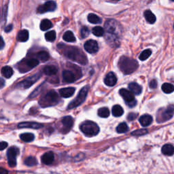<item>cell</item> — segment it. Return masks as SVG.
<instances>
[{"instance_id":"obj_1","label":"cell","mask_w":174,"mask_h":174,"mask_svg":"<svg viewBox=\"0 0 174 174\" xmlns=\"http://www.w3.org/2000/svg\"><path fill=\"white\" fill-rule=\"evenodd\" d=\"M138 63L133 59L122 56L118 61V67L124 74H130L138 69Z\"/></svg>"},{"instance_id":"obj_2","label":"cell","mask_w":174,"mask_h":174,"mask_svg":"<svg viewBox=\"0 0 174 174\" xmlns=\"http://www.w3.org/2000/svg\"><path fill=\"white\" fill-rule=\"evenodd\" d=\"M65 55L70 59L79 63L85 65L87 63V59L85 54L80 49L75 47H67L65 50Z\"/></svg>"},{"instance_id":"obj_3","label":"cell","mask_w":174,"mask_h":174,"mask_svg":"<svg viewBox=\"0 0 174 174\" xmlns=\"http://www.w3.org/2000/svg\"><path fill=\"white\" fill-rule=\"evenodd\" d=\"M59 94L55 90H51L40 98L39 104L41 107L46 108L54 106V105L59 104Z\"/></svg>"},{"instance_id":"obj_4","label":"cell","mask_w":174,"mask_h":174,"mask_svg":"<svg viewBox=\"0 0 174 174\" xmlns=\"http://www.w3.org/2000/svg\"><path fill=\"white\" fill-rule=\"evenodd\" d=\"M80 130L85 135L93 137L99 133V127L95 123L92 121H86L81 124Z\"/></svg>"},{"instance_id":"obj_5","label":"cell","mask_w":174,"mask_h":174,"mask_svg":"<svg viewBox=\"0 0 174 174\" xmlns=\"http://www.w3.org/2000/svg\"><path fill=\"white\" fill-rule=\"evenodd\" d=\"M90 87L89 86H85L83 87V88L80 90V91L79 92L78 97L75 98L74 100H73L72 102L68 105L67 109H73L74 108H76L78 106H79L81 104H82L83 102L85 101V100L86 99L87 94L89 93Z\"/></svg>"},{"instance_id":"obj_6","label":"cell","mask_w":174,"mask_h":174,"mask_svg":"<svg viewBox=\"0 0 174 174\" xmlns=\"http://www.w3.org/2000/svg\"><path fill=\"white\" fill-rule=\"evenodd\" d=\"M174 114V105H170L167 108L161 109L158 112L157 121L158 123H163L171 119Z\"/></svg>"},{"instance_id":"obj_7","label":"cell","mask_w":174,"mask_h":174,"mask_svg":"<svg viewBox=\"0 0 174 174\" xmlns=\"http://www.w3.org/2000/svg\"><path fill=\"white\" fill-rule=\"evenodd\" d=\"M105 29L107 33L116 36H118L120 33V25L117 22V21L113 19L106 21L105 23Z\"/></svg>"},{"instance_id":"obj_8","label":"cell","mask_w":174,"mask_h":174,"mask_svg":"<svg viewBox=\"0 0 174 174\" xmlns=\"http://www.w3.org/2000/svg\"><path fill=\"white\" fill-rule=\"evenodd\" d=\"M19 154V150L17 147H11L7 151V158L10 167H14L17 165V158Z\"/></svg>"},{"instance_id":"obj_9","label":"cell","mask_w":174,"mask_h":174,"mask_svg":"<svg viewBox=\"0 0 174 174\" xmlns=\"http://www.w3.org/2000/svg\"><path fill=\"white\" fill-rule=\"evenodd\" d=\"M61 123H62V129L60 131L63 133H67L68 132H70V130L72 128L74 125V119L71 116H67L64 117V118L61 120Z\"/></svg>"},{"instance_id":"obj_10","label":"cell","mask_w":174,"mask_h":174,"mask_svg":"<svg viewBox=\"0 0 174 174\" xmlns=\"http://www.w3.org/2000/svg\"><path fill=\"white\" fill-rule=\"evenodd\" d=\"M56 8V3L54 1H49L37 7V12L43 14L46 12H53Z\"/></svg>"},{"instance_id":"obj_11","label":"cell","mask_w":174,"mask_h":174,"mask_svg":"<svg viewBox=\"0 0 174 174\" xmlns=\"http://www.w3.org/2000/svg\"><path fill=\"white\" fill-rule=\"evenodd\" d=\"M40 77V74H36L32 76H30L27 78V79H25V80L22 81L21 83L18 84V86L22 87L23 89H27L29 88L33 84H34Z\"/></svg>"},{"instance_id":"obj_12","label":"cell","mask_w":174,"mask_h":174,"mask_svg":"<svg viewBox=\"0 0 174 174\" xmlns=\"http://www.w3.org/2000/svg\"><path fill=\"white\" fill-rule=\"evenodd\" d=\"M85 49L90 54L96 53L99 50V46L95 40H90L86 41L85 44Z\"/></svg>"},{"instance_id":"obj_13","label":"cell","mask_w":174,"mask_h":174,"mask_svg":"<svg viewBox=\"0 0 174 174\" xmlns=\"http://www.w3.org/2000/svg\"><path fill=\"white\" fill-rule=\"evenodd\" d=\"M119 93L124 100L126 101V103H129L135 100V96L133 92H131V90H127L125 89H121L119 91Z\"/></svg>"},{"instance_id":"obj_14","label":"cell","mask_w":174,"mask_h":174,"mask_svg":"<svg viewBox=\"0 0 174 174\" xmlns=\"http://www.w3.org/2000/svg\"><path fill=\"white\" fill-rule=\"evenodd\" d=\"M105 84L109 86H114L117 82V77L114 73H108L104 79Z\"/></svg>"},{"instance_id":"obj_15","label":"cell","mask_w":174,"mask_h":174,"mask_svg":"<svg viewBox=\"0 0 174 174\" xmlns=\"http://www.w3.org/2000/svg\"><path fill=\"white\" fill-rule=\"evenodd\" d=\"M55 159V155L52 152H47L44 153L41 157V162L45 165H51Z\"/></svg>"},{"instance_id":"obj_16","label":"cell","mask_w":174,"mask_h":174,"mask_svg":"<svg viewBox=\"0 0 174 174\" xmlns=\"http://www.w3.org/2000/svg\"><path fill=\"white\" fill-rule=\"evenodd\" d=\"M75 88L74 87H67L59 90L60 95L64 98H69L73 95L75 93Z\"/></svg>"},{"instance_id":"obj_17","label":"cell","mask_w":174,"mask_h":174,"mask_svg":"<svg viewBox=\"0 0 174 174\" xmlns=\"http://www.w3.org/2000/svg\"><path fill=\"white\" fill-rule=\"evenodd\" d=\"M18 127L19 128H34V129H38L43 127V124L34 123V122H25L21 123L18 124Z\"/></svg>"},{"instance_id":"obj_18","label":"cell","mask_w":174,"mask_h":174,"mask_svg":"<svg viewBox=\"0 0 174 174\" xmlns=\"http://www.w3.org/2000/svg\"><path fill=\"white\" fill-rule=\"evenodd\" d=\"M63 80L67 83H72L75 80V74L70 70H64L63 72Z\"/></svg>"},{"instance_id":"obj_19","label":"cell","mask_w":174,"mask_h":174,"mask_svg":"<svg viewBox=\"0 0 174 174\" xmlns=\"http://www.w3.org/2000/svg\"><path fill=\"white\" fill-rule=\"evenodd\" d=\"M139 123L142 124V126L143 127H146L149 126L150 124L152 123V117L149 114H144L142 115L139 119Z\"/></svg>"},{"instance_id":"obj_20","label":"cell","mask_w":174,"mask_h":174,"mask_svg":"<svg viewBox=\"0 0 174 174\" xmlns=\"http://www.w3.org/2000/svg\"><path fill=\"white\" fill-rule=\"evenodd\" d=\"M128 88H129L131 92H133L134 94H137V95L140 94L142 91V86L135 82L130 83L129 85H128Z\"/></svg>"},{"instance_id":"obj_21","label":"cell","mask_w":174,"mask_h":174,"mask_svg":"<svg viewBox=\"0 0 174 174\" xmlns=\"http://www.w3.org/2000/svg\"><path fill=\"white\" fill-rule=\"evenodd\" d=\"M161 151L166 156H172L174 154V147L171 144H165L162 147Z\"/></svg>"},{"instance_id":"obj_22","label":"cell","mask_w":174,"mask_h":174,"mask_svg":"<svg viewBox=\"0 0 174 174\" xmlns=\"http://www.w3.org/2000/svg\"><path fill=\"white\" fill-rule=\"evenodd\" d=\"M144 17L146 21L150 24H153L156 22V17H155V15L149 10H147L145 11Z\"/></svg>"},{"instance_id":"obj_23","label":"cell","mask_w":174,"mask_h":174,"mask_svg":"<svg viewBox=\"0 0 174 174\" xmlns=\"http://www.w3.org/2000/svg\"><path fill=\"white\" fill-rule=\"evenodd\" d=\"M28 39H29V31H27V30L23 29L18 32L17 36L18 41H21V42H25V41H27Z\"/></svg>"},{"instance_id":"obj_24","label":"cell","mask_w":174,"mask_h":174,"mask_svg":"<svg viewBox=\"0 0 174 174\" xmlns=\"http://www.w3.org/2000/svg\"><path fill=\"white\" fill-rule=\"evenodd\" d=\"M43 71L47 75H53L57 73L58 70L55 65H48L44 68Z\"/></svg>"},{"instance_id":"obj_25","label":"cell","mask_w":174,"mask_h":174,"mask_svg":"<svg viewBox=\"0 0 174 174\" xmlns=\"http://www.w3.org/2000/svg\"><path fill=\"white\" fill-rule=\"evenodd\" d=\"M2 74L6 78H10L13 75V70L10 66L3 67L2 69Z\"/></svg>"},{"instance_id":"obj_26","label":"cell","mask_w":174,"mask_h":174,"mask_svg":"<svg viewBox=\"0 0 174 174\" xmlns=\"http://www.w3.org/2000/svg\"><path fill=\"white\" fill-rule=\"evenodd\" d=\"M112 114L115 117H120L124 114L123 108L119 105H116L112 108Z\"/></svg>"},{"instance_id":"obj_27","label":"cell","mask_w":174,"mask_h":174,"mask_svg":"<svg viewBox=\"0 0 174 174\" xmlns=\"http://www.w3.org/2000/svg\"><path fill=\"white\" fill-rule=\"evenodd\" d=\"M63 38L65 41L67 42H74L75 41V37L74 35V33L71 31H67L63 34Z\"/></svg>"},{"instance_id":"obj_28","label":"cell","mask_w":174,"mask_h":174,"mask_svg":"<svg viewBox=\"0 0 174 174\" xmlns=\"http://www.w3.org/2000/svg\"><path fill=\"white\" fill-rule=\"evenodd\" d=\"M88 21L90 23L99 24L102 22L101 18L94 14H89L88 16Z\"/></svg>"},{"instance_id":"obj_29","label":"cell","mask_w":174,"mask_h":174,"mask_svg":"<svg viewBox=\"0 0 174 174\" xmlns=\"http://www.w3.org/2000/svg\"><path fill=\"white\" fill-rule=\"evenodd\" d=\"M52 27V23L51 21L48 19H44L41 21L40 23V29L42 31H46V30L51 29Z\"/></svg>"},{"instance_id":"obj_30","label":"cell","mask_w":174,"mask_h":174,"mask_svg":"<svg viewBox=\"0 0 174 174\" xmlns=\"http://www.w3.org/2000/svg\"><path fill=\"white\" fill-rule=\"evenodd\" d=\"M20 138L21 139V140L25 142H31L34 140V138H35V136L33 134L30 133H26L21 134L20 135Z\"/></svg>"},{"instance_id":"obj_31","label":"cell","mask_w":174,"mask_h":174,"mask_svg":"<svg viewBox=\"0 0 174 174\" xmlns=\"http://www.w3.org/2000/svg\"><path fill=\"white\" fill-rule=\"evenodd\" d=\"M162 90L164 93L169 94L174 91V86L170 83H164L162 85Z\"/></svg>"},{"instance_id":"obj_32","label":"cell","mask_w":174,"mask_h":174,"mask_svg":"<svg viewBox=\"0 0 174 174\" xmlns=\"http://www.w3.org/2000/svg\"><path fill=\"white\" fill-rule=\"evenodd\" d=\"M97 114L101 118H108L109 116V110L108 108H101L98 109Z\"/></svg>"},{"instance_id":"obj_33","label":"cell","mask_w":174,"mask_h":174,"mask_svg":"<svg viewBox=\"0 0 174 174\" xmlns=\"http://www.w3.org/2000/svg\"><path fill=\"white\" fill-rule=\"evenodd\" d=\"M128 130V127L125 123H122L119 124L118 127H116V131L118 133H126Z\"/></svg>"},{"instance_id":"obj_34","label":"cell","mask_w":174,"mask_h":174,"mask_svg":"<svg viewBox=\"0 0 174 174\" xmlns=\"http://www.w3.org/2000/svg\"><path fill=\"white\" fill-rule=\"evenodd\" d=\"M37 56L39 60H40L42 62L47 61L49 58H50V56H49V54L46 51H40L37 53Z\"/></svg>"},{"instance_id":"obj_35","label":"cell","mask_w":174,"mask_h":174,"mask_svg":"<svg viewBox=\"0 0 174 174\" xmlns=\"http://www.w3.org/2000/svg\"><path fill=\"white\" fill-rule=\"evenodd\" d=\"M92 32L95 36L97 37H101L103 36L105 33V31L104 29L102 28L101 27H99V26H97V27H94L93 30Z\"/></svg>"},{"instance_id":"obj_36","label":"cell","mask_w":174,"mask_h":174,"mask_svg":"<svg viewBox=\"0 0 174 174\" xmlns=\"http://www.w3.org/2000/svg\"><path fill=\"white\" fill-rule=\"evenodd\" d=\"M25 164L27 166H29V167H33V166H35L37 164V161L35 157H29L25 159Z\"/></svg>"},{"instance_id":"obj_37","label":"cell","mask_w":174,"mask_h":174,"mask_svg":"<svg viewBox=\"0 0 174 174\" xmlns=\"http://www.w3.org/2000/svg\"><path fill=\"white\" fill-rule=\"evenodd\" d=\"M152 54V51L150 49H146V50L143 51L142 53L139 55V58L141 60H145Z\"/></svg>"},{"instance_id":"obj_38","label":"cell","mask_w":174,"mask_h":174,"mask_svg":"<svg viewBox=\"0 0 174 174\" xmlns=\"http://www.w3.org/2000/svg\"><path fill=\"white\" fill-rule=\"evenodd\" d=\"M39 64V60L36 59H31L27 60V61L26 62V65L29 68V69H31L36 67Z\"/></svg>"},{"instance_id":"obj_39","label":"cell","mask_w":174,"mask_h":174,"mask_svg":"<svg viewBox=\"0 0 174 174\" xmlns=\"http://www.w3.org/2000/svg\"><path fill=\"white\" fill-rule=\"evenodd\" d=\"M45 38L48 41H53L56 39V33L55 31H51L45 34Z\"/></svg>"},{"instance_id":"obj_40","label":"cell","mask_w":174,"mask_h":174,"mask_svg":"<svg viewBox=\"0 0 174 174\" xmlns=\"http://www.w3.org/2000/svg\"><path fill=\"white\" fill-rule=\"evenodd\" d=\"M147 133V131L146 129H144V128H143V129H139V130H137V131H135L133 132H132L131 135H132L139 136V135H145Z\"/></svg>"},{"instance_id":"obj_41","label":"cell","mask_w":174,"mask_h":174,"mask_svg":"<svg viewBox=\"0 0 174 174\" xmlns=\"http://www.w3.org/2000/svg\"><path fill=\"white\" fill-rule=\"evenodd\" d=\"M81 36L82 38H85V37H86L87 36H89V29L87 28L86 27H83L82 29H81Z\"/></svg>"},{"instance_id":"obj_42","label":"cell","mask_w":174,"mask_h":174,"mask_svg":"<svg viewBox=\"0 0 174 174\" xmlns=\"http://www.w3.org/2000/svg\"><path fill=\"white\" fill-rule=\"evenodd\" d=\"M157 87V82L156 80H152L150 82V88L152 89H156Z\"/></svg>"},{"instance_id":"obj_43","label":"cell","mask_w":174,"mask_h":174,"mask_svg":"<svg viewBox=\"0 0 174 174\" xmlns=\"http://www.w3.org/2000/svg\"><path fill=\"white\" fill-rule=\"evenodd\" d=\"M137 116H138L137 114H135V113H131V114L128 115L127 118L128 120H133L137 118Z\"/></svg>"},{"instance_id":"obj_44","label":"cell","mask_w":174,"mask_h":174,"mask_svg":"<svg viewBox=\"0 0 174 174\" xmlns=\"http://www.w3.org/2000/svg\"><path fill=\"white\" fill-rule=\"evenodd\" d=\"M127 104L128 105V107L133 108V107L135 106V105L136 104H137V101L134 100V101H133L129 102V103H127Z\"/></svg>"},{"instance_id":"obj_45","label":"cell","mask_w":174,"mask_h":174,"mask_svg":"<svg viewBox=\"0 0 174 174\" xmlns=\"http://www.w3.org/2000/svg\"><path fill=\"white\" fill-rule=\"evenodd\" d=\"M7 146V142H1V147H0V149H1V150H3Z\"/></svg>"},{"instance_id":"obj_46","label":"cell","mask_w":174,"mask_h":174,"mask_svg":"<svg viewBox=\"0 0 174 174\" xmlns=\"http://www.w3.org/2000/svg\"><path fill=\"white\" fill-rule=\"evenodd\" d=\"M12 29V25H7V27L5 28V31L7 32V33H8L10 31H11V30Z\"/></svg>"},{"instance_id":"obj_47","label":"cell","mask_w":174,"mask_h":174,"mask_svg":"<svg viewBox=\"0 0 174 174\" xmlns=\"http://www.w3.org/2000/svg\"><path fill=\"white\" fill-rule=\"evenodd\" d=\"M2 46H1V49H2L3 48V46H4V42H3V38L2 37Z\"/></svg>"},{"instance_id":"obj_48","label":"cell","mask_w":174,"mask_h":174,"mask_svg":"<svg viewBox=\"0 0 174 174\" xmlns=\"http://www.w3.org/2000/svg\"><path fill=\"white\" fill-rule=\"evenodd\" d=\"M1 82H2V88H3V85H4V81H3V80L2 78L1 79Z\"/></svg>"},{"instance_id":"obj_49","label":"cell","mask_w":174,"mask_h":174,"mask_svg":"<svg viewBox=\"0 0 174 174\" xmlns=\"http://www.w3.org/2000/svg\"><path fill=\"white\" fill-rule=\"evenodd\" d=\"M172 2H174V0H172Z\"/></svg>"},{"instance_id":"obj_50","label":"cell","mask_w":174,"mask_h":174,"mask_svg":"<svg viewBox=\"0 0 174 174\" xmlns=\"http://www.w3.org/2000/svg\"><path fill=\"white\" fill-rule=\"evenodd\" d=\"M173 27H174V26H173Z\"/></svg>"},{"instance_id":"obj_51","label":"cell","mask_w":174,"mask_h":174,"mask_svg":"<svg viewBox=\"0 0 174 174\" xmlns=\"http://www.w3.org/2000/svg\"><path fill=\"white\" fill-rule=\"evenodd\" d=\"M116 1H117V0H116Z\"/></svg>"}]
</instances>
